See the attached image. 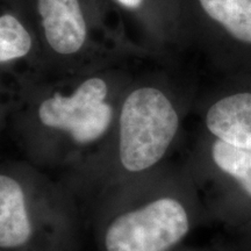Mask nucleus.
<instances>
[{
	"instance_id": "nucleus-1",
	"label": "nucleus",
	"mask_w": 251,
	"mask_h": 251,
	"mask_svg": "<svg viewBox=\"0 0 251 251\" xmlns=\"http://www.w3.org/2000/svg\"><path fill=\"white\" fill-rule=\"evenodd\" d=\"M179 127L175 106L162 91L143 87L126 99L120 117V158L126 170L155 166L174 142Z\"/></svg>"
},
{
	"instance_id": "nucleus-2",
	"label": "nucleus",
	"mask_w": 251,
	"mask_h": 251,
	"mask_svg": "<svg viewBox=\"0 0 251 251\" xmlns=\"http://www.w3.org/2000/svg\"><path fill=\"white\" fill-rule=\"evenodd\" d=\"M192 216L186 202L164 194L118 216L107 229V251H170L191 230Z\"/></svg>"
},
{
	"instance_id": "nucleus-3",
	"label": "nucleus",
	"mask_w": 251,
	"mask_h": 251,
	"mask_svg": "<svg viewBox=\"0 0 251 251\" xmlns=\"http://www.w3.org/2000/svg\"><path fill=\"white\" fill-rule=\"evenodd\" d=\"M107 86L102 79L84 81L71 97L56 93L40 106L43 125L67 130L78 143L99 139L107 130L112 119L111 106L105 103Z\"/></svg>"
},
{
	"instance_id": "nucleus-4",
	"label": "nucleus",
	"mask_w": 251,
	"mask_h": 251,
	"mask_svg": "<svg viewBox=\"0 0 251 251\" xmlns=\"http://www.w3.org/2000/svg\"><path fill=\"white\" fill-rule=\"evenodd\" d=\"M209 172L218 192L216 214L228 230L251 225V151L215 139Z\"/></svg>"
},
{
	"instance_id": "nucleus-5",
	"label": "nucleus",
	"mask_w": 251,
	"mask_h": 251,
	"mask_svg": "<svg viewBox=\"0 0 251 251\" xmlns=\"http://www.w3.org/2000/svg\"><path fill=\"white\" fill-rule=\"evenodd\" d=\"M205 122L215 139L251 151V92L230 93L216 100Z\"/></svg>"
},
{
	"instance_id": "nucleus-6",
	"label": "nucleus",
	"mask_w": 251,
	"mask_h": 251,
	"mask_svg": "<svg viewBox=\"0 0 251 251\" xmlns=\"http://www.w3.org/2000/svg\"><path fill=\"white\" fill-rule=\"evenodd\" d=\"M37 1L50 47L63 55L79 50L86 37V24L78 0Z\"/></svg>"
},
{
	"instance_id": "nucleus-7",
	"label": "nucleus",
	"mask_w": 251,
	"mask_h": 251,
	"mask_svg": "<svg viewBox=\"0 0 251 251\" xmlns=\"http://www.w3.org/2000/svg\"><path fill=\"white\" fill-rule=\"evenodd\" d=\"M23 186L11 176L0 174V249H18L31 236Z\"/></svg>"
},
{
	"instance_id": "nucleus-8",
	"label": "nucleus",
	"mask_w": 251,
	"mask_h": 251,
	"mask_svg": "<svg viewBox=\"0 0 251 251\" xmlns=\"http://www.w3.org/2000/svg\"><path fill=\"white\" fill-rule=\"evenodd\" d=\"M203 11L235 39L251 43V0H199Z\"/></svg>"
},
{
	"instance_id": "nucleus-9",
	"label": "nucleus",
	"mask_w": 251,
	"mask_h": 251,
	"mask_svg": "<svg viewBox=\"0 0 251 251\" xmlns=\"http://www.w3.org/2000/svg\"><path fill=\"white\" fill-rule=\"evenodd\" d=\"M31 48V37L23 24L11 14L0 17V63L24 57Z\"/></svg>"
},
{
	"instance_id": "nucleus-10",
	"label": "nucleus",
	"mask_w": 251,
	"mask_h": 251,
	"mask_svg": "<svg viewBox=\"0 0 251 251\" xmlns=\"http://www.w3.org/2000/svg\"><path fill=\"white\" fill-rule=\"evenodd\" d=\"M226 251H251V225L235 230H228Z\"/></svg>"
},
{
	"instance_id": "nucleus-11",
	"label": "nucleus",
	"mask_w": 251,
	"mask_h": 251,
	"mask_svg": "<svg viewBox=\"0 0 251 251\" xmlns=\"http://www.w3.org/2000/svg\"><path fill=\"white\" fill-rule=\"evenodd\" d=\"M118 1L128 8H137L142 4L143 0H118Z\"/></svg>"
}]
</instances>
